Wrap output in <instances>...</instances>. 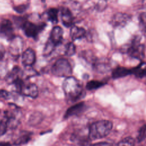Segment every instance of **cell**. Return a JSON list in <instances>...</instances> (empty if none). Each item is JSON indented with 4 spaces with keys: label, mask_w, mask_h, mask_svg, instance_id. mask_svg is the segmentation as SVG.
<instances>
[{
    "label": "cell",
    "mask_w": 146,
    "mask_h": 146,
    "mask_svg": "<svg viewBox=\"0 0 146 146\" xmlns=\"http://www.w3.org/2000/svg\"><path fill=\"white\" fill-rule=\"evenodd\" d=\"M62 87L65 96L70 101H76L83 95V90L80 83L73 76L66 78L63 82Z\"/></svg>",
    "instance_id": "6da1fadb"
},
{
    "label": "cell",
    "mask_w": 146,
    "mask_h": 146,
    "mask_svg": "<svg viewBox=\"0 0 146 146\" xmlns=\"http://www.w3.org/2000/svg\"><path fill=\"white\" fill-rule=\"evenodd\" d=\"M113 127L112 121L108 120H100L92 123L88 129V138L95 140L108 136Z\"/></svg>",
    "instance_id": "7a4b0ae2"
},
{
    "label": "cell",
    "mask_w": 146,
    "mask_h": 146,
    "mask_svg": "<svg viewBox=\"0 0 146 146\" xmlns=\"http://www.w3.org/2000/svg\"><path fill=\"white\" fill-rule=\"evenodd\" d=\"M121 52L128 54L132 58L142 60L145 56V46L140 43V38L138 36L133 37L131 41L121 48Z\"/></svg>",
    "instance_id": "3957f363"
},
{
    "label": "cell",
    "mask_w": 146,
    "mask_h": 146,
    "mask_svg": "<svg viewBox=\"0 0 146 146\" xmlns=\"http://www.w3.org/2000/svg\"><path fill=\"white\" fill-rule=\"evenodd\" d=\"M51 72L55 76L67 78L71 76L72 68L67 59L60 58L53 64L51 67Z\"/></svg>",
    "instance_id": "277c9868"
},
{
    "label": "cell",
    "mask_w": 146,
    "mask_h": 146,
    "mask_svg": "<svg viewBox=\"0 0 146 146\" xmlns=\"http://www.w3.org/2000/svg\"><path fill=\"white\" fill-rule=\"evenodd\" d=\"M45 26V23L36 25L33 22L26 21L23 24L21 28L22 29L25 34L27 37L35 39L38 36V34L44 29Z\"/></svg>",
    "instance_id": "5b68a950"
},
{
    "label": "cell",
    "mask_w": 146,
    "mask_h": 146,
    "mask_svg": "<svg viewBox=\"0 0 146 146\" xmlns=\"http://www.w3.org/2000/svg\"><path fill=\"white\" fill-rule=\"evenodd\" d=\"M0 36L11 40L15 35L12 23L8 19H4L0 23Z\"/></svg>",
    "instance_id": "8992f818"
},
{
    "label": "cell",
    "mask_w": 146,
    "mask_h": 146,
    "mask_svg": "<svg viewBox=\"0 0 146 146\" xmlns=\"http://www.w3.org/2000/svg\"><path fill=\"white\" fill-rule=\"evenodd\" d=\"M131 19V16L127 13L117 12L112 17L110 23L113 27H123L125 26Z\"/></svg>",
    "instance_id": "52a82bcc"
},
{
    "label": "cell",
    "mask_w": 146,
    "mask_h": 146,
    "mask_svg": "<svg viewBox=\"0 0 146 146\" xmlns=\"http://www.w3.org/2000/svg\"><path fill=\"white\" fill-rule=\"evenodd\" d=\"M19 93L25 96L35 99L38 95V88L34 83H24Z\"/></svg>",
    "instance_id": "ba28073f"
},
{
    "label": "cell",
    "mask_w": 146,
    "mask_h": 146,
    "mask_svg": "<svg viewBox=\"0 0 146 146\" xmlns=\"http://www.w3.org/2000/svg\"><path fill=\"white\" fill-rule=\"evenodd\" d=\"M11 41L10 44V52L12 55L18 56L21 53L23 47V42L21 38L15 36Z\"/></svg>",
    "instance_id": "9c48e42d"
},
{
    "label": "cell",
    "mask_w": 146,
    "mask_h": 146,
    "mask_svg": "<svg viewBox=\"0 0 146 146\" xmlns=\"http://www.w3.org/2000/svg\"><path fill=\"white\" fill-rule=\"evenodd\" d=\"M35 59V53L34 51L31 48H27L22 54V63L25 67L32 66L34 64Z\"/></svg>",
    "instance_id": "30bf717a"
},
{
    "label": "cell",
    "mask_w": 146,
    "mask_h": 146,
    "mask_svg": "<svg viewBox=\"0 0 146 146\" xmlns=\"http://www.w3.org/2000/svg\"><path fill=\"white\" fill-rule=\"evenodd\" d=\"M86 109V106L84 102H79L70 107L64 113V117L68 119L70 117L78 115L82 113Z\"/></svg>",
    "instance_id": "8fae6325"
},
{
    "label": "cell",
    "mask_w": 146,
    "mask_h": 146,
    "mask_svg": "<svg viewBox=\"0 0 146 146\" xmlns=\"http://www.w3.org/2000/svg\"><path fill=\"white\" fill-rule=\"evenodd\" d=\"M63 34V29L60 26H56L52 29L49 39L55 46H58L62 42Z\"/></svg>",
    "instance_id": "7c38bea8"
},
{
    "label": "cell",
    "mask_w": 146,
    "mask_h": 146,
    "mask_svg": "<svg viewBox=\"0 0 146 146\" xmlns=\"http://www.w3.org/2000/svg\"><path fill=\"white\" fill-rule=\"evenodd\" d=\"M61 20L63 25L66 27L72 26L74 17L72 13L67 7H62L60 9Z\"/></svg>",
    "instance_id": "4fadbf2b"
},
{
    "label": "cell",
    "mask_w": 146,
    "mask_h": 146,
    "mask_svg": "<svg viewBox=\"0 0 146 146\" xmlns=\"http://www.w3.org/2000/svg\"><path fill=\"white\" fill-rule=\"evenodd\" d=\"M132 74V68H128L123 66H117L112 72V76L113 79H117Z\"/></svg>",
    "instance_id": "5bb4252c"
},
{
    "label": "cell",
    "mask_w": 146,
    "mask_h": 146,
    "mask_svg": "<svg viewBox=\"0 0 146 146\" xmlns=\"http://www.w3.org/2000/svg\"><path fill=\"white\" fill-rule=\"evenodd\" d=\"M94 66L96 71L100 73H106L111 69L110 62L106 59L95 60L94 63Z\"/></svg>",
    "instance_id": "9a60e30c"
},
{
    "label": "cell",
    "mask_w": 146,
    "mask_h": 146,
    "mask_svg": "<svg viewBox=\"0 0 146 146\" xmlns=\"http://www.w3.org/2000/svg\"><path fill=\"white\" fill-rule=\"evenodd\" d=\"M86 34V31L84 29L76 26H72L70 30V36L72 40L81 39Z\"/></svg>",
    "instance_id": "2e32d148"
},
{
    "label": "cell",
    "mask_w": 146,
    "mask_h": 146,
    "mask_svg": "<svg viewBox=\"0 0 146 146\" xmlns=\"http://www.w3.org/2000/svg\"><path fill=\"white\" fill-rule=\"evenodd\" d=\"M21 73V69L18 67H14L7 75L6 76V81L9 83H13L14 82L17 80L19 76V74Z\"/></svg>",
    "instance_id": "e0dca14e"
},
{
    "label": "cell",
    "mask_w": 146,
    "mask_h": 146,
    "mask_svg": "<svg viewBox=\"0 0 146 146\" xmlns=\"http://www.w3.org/2000/svg\"><path fill=\"white\" fill-rule=\"evenodd\" d=\"M43 120V115L39 112H35L32 113L28 120V123L31 126H35L39 124Z\"/></svg>",
    "instance_id": "ac0fdd59"
},
{
    "label": "cell",
    "mask_w": 146,
    "mask_h": 146,
    "mask_svg": "<svg viewBox=\"0 0 146 146\" xmlns=\"http://www.w3.org/2000/svg\"><path fill=\"white\" fill-rule=\"evenodd\" d=\"M144 63H141L137 66L132 68V74H134L137 78H146V67L143 66Z\"/></svg>",
    "instance_id": "d6986e66"
},
{
    "label": "cell",
    "mask_w": 146,
    "mask_h": 146,
    "mask_svg": "<svg viewBox=\"0 0 146 146\" xmlns=\"http://www.w3.org/2000/svg\"><path fill=\"white\" fill-rule=\"evenodd\" d=\"M58 10L55 8H51L47 11V17L49 21L53 24H56L58 22Z\"/></svg>",
    "instance_id": "ffe728a7"
},
{
    "label": "cell",
    "mask_w": 146,
    "mask_h": 146,
    "mask_svg": "<svg viewBox=\"0 0 146 146\" xmlns=\"http://www.w3.org/2000/svg\"><path fill=\"white\" fill-rule=\"evenodd\" d=\"M106 83L102 81L92 80L87 83L86 87L88 90H94L102 87Z\"/></svg>",
    "instance_id": "44dd1931"
},
{
    "label": "cell",
    "mask_w": 146,
    "mask_h": 146,
    "mask_svg": "<svg viewBox=\"0 0 146 146\" xmlns=\"http://www.w3.org/2000/svg\"><path fill=\"white\" fill-rule=\"evenodd\" d=\"M31 138V133L24 132L15 141L14 144L16 145H21L28 142Z\"/></svg>",
    "instance_id": "7402d4cb"
},
{
    "label": "cell",
    "mask_w": 146,
    "mask_h": 146,
    "mask_svg": "<svg viewBox=\"0 0 146 146\" xmlns=\"http://www.w3.org/2000/svg\"><path fill=\"white\" fill-rule=\"evenodd\" d=\"M55 46H55L51 42V40L50 39H48L45 44V46H44V48L43 50V55L45 56L50 55L53 52Z\"/></svg>",
    "instance_id": "603a6c76"
},
{
    "label": "cell",
    "mask_w": 146,
    "mask_h": 146,
    "mask_svg": "<svg viewBox=\"0 0 146 146\" xmlns=\"http://www.w3.org/2000/svg\"><path fill=\"white\" fill-rule=\"evenodd\" d=\"M117 146H135V140L131 136L125 137L117 143Z\"/></svg>",
    "instance_id": "cb8c5ba5"
},
{
    "label": "cell",
    "mask_w": 146,
    "mask_h": 146,
    "mask_svg": "<svg viewBox=\"0 0 146 146\" xmlns=\"http://www.w3.org/2000/svg\"><path fill=\"white\" fill-rule=\"evenodd\" d=\"M139 22L140 30L144 33H146V12H143L140 14Z\"/></svg>",
    "instance_id": "d4e9b609"
},
{
    "label": "cell",
    "mask_w": 146,
    "mask_h": 146,
    "mask_svg": "<svg viewBox=\"0 0 146 146\" xmlns=\"http://www.w3.org/2000/svg\"><path fill=\"white\" fill-rule=\"evenodd\" d=\"M146 139V124L142 125L138 131L136 140L138 143H140Z\"/></svg>",
    "instance_id": "484cf974"
},
{
    "label": "cell",
    "mask_w": 146,
    "mask_h": 146,
    "mask_svg": "<svg viewBox=\"0 0 146 146\" xmlns=\"http://www.w3.org/2000/svg\"><path fill=\"white\" fill-rule=\"evenodd\" d=\"M76 51V47L75 44L72 42L68 43L66 46L65 54L68 56H72L75 54Z\"/></svg>",
    "instance_id": "4316f807"
},
{
    "label": "cell",
    "mask_w": 146,
    "mask_h": 146,
    "mask_svg": "<svg viewBox=\"0 0 146 146\" xmlns=\"http://www.w3.org/2000/svg\"><path fill=\"white\" fill-rule=\"evenodd\" d=\"M8 125L5 119L0 121V136L3 135L7 131Z\"/></svg>",
    "instance_id": "83f0119b"
},
{
    "label": "cell",
    "mask_w": 146,
    "mask_h": 146,
    "mask_svg": "<svg viewBox=\"0 0 146 146\" xmlns=\"http://www.w3.org/2000/svg\"><path fill=\"white\" fill-rule=\"evenodd\" d=\"M32 66L31 67H25L26 69L22 72V75H24L25 77H31L32 76H34L35 74H36V72L32 68Z\"/></svg>",
    "instance_id": "f1b7e54d"
},
{
    "label": "cell",
    "mask_w": 146,
    "mask_h": 146,
    "mask_svg": "<svg viewBox=\"0 0 146 146\" xmlns=\"http://www.w3.org/2000/svg\"><path fill=\"white\" fill-rule=\"evenodd\" d=\"M11 97V94L10 92L3 89L0 90V98L7 100L10 99Z\"/></svg>",
    "instance_id": "f546056e"
},
{
    "label": "cell",
    "mask_w": 146,
    "mask_h": 146,
    "mask_svg": "<svg viewBox=\"0 0 146 146\" xmlns=\"http://www.w3.org/2000/svg\"><path fill=\"white\" fill-rule=\"evenodd\" d=\"M27 6L26 5H21L17 6H15L14 9L18 13H22L26 11Z\"/></svg>",
    "instance_id": "4dcf8cb0"
},
{
    "label": "cell",
    "mask_w": 146,
    "mask_h": 146,
    "mask_svg": "<svg viewBox=\"0 0 146 146\" xmlns=\"http://www.w3.org/2000/svg\"><path fill=\"white\" fill-rule=\"evenodd\" d=\"M89 146H112V144L108 142L102 141V142H98L94 144H91Z\"/></svg>",
    "instance_id": "1f68e13d"
},
{
    "label": "cell",
    "mask_w": 146,
    "mask_h": 146,
    "mask_svg": "<svg viewBox=\"0 0 146 146\" xmlns=\"http://www.w3.org/2000/svg\"><path fill=\"white\" fill-rule=\"evenodd\" d=\"M5 54V49L2 45L0 44V60L3 58Z\"/></svg>",
    "instance_id": "d6a6232c"
},
{
    "label": "cell",
    "mask_w": 146,
    "mask_h": 146,
    "mask_svg": "<svg viewBox=\"0 0 146 146\" xmlns=\"http://www.w3.org/2000/svg\"><path fill=\"white\" fill-rule=\"evenodd\" d=\"M10 144L9 143H0V146H10Z\"/></svg>",
    "instance_id": "836d02e7"
},
{
    "label": "cell",
    "mask_w": 146,
    "mask_h": 146,
    "mask_svg": "<svg viewBox=\"0 0 146 146\" xmlns=\"http://www.w3.org/2000/svg\"><path fill=\"white\" fill-rule=\"evenodd\" d=\"M145 84H146V79H145Z\"/></svg>",
    "instance_id": "e575fe53"
}]
</instances>
